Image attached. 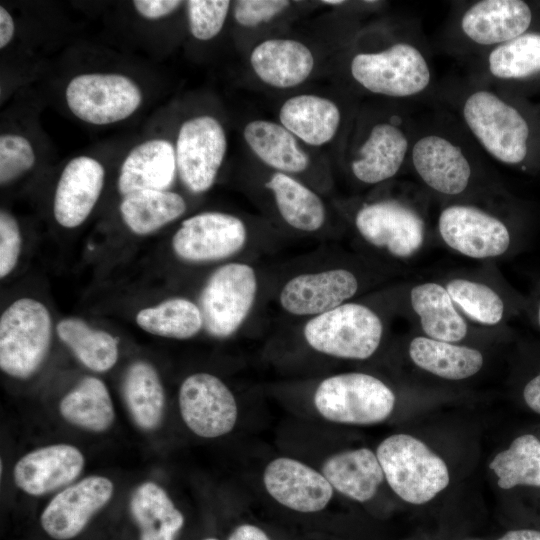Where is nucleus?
<instances>
[{"label": "nucleus", "instance_id": "nucleus-1", "mask_svg": "<svg viewBox=\"0 0 540 540\" xmlns=\"http://www.w3.org/2000/svg\"><path fill=\"white\" fill-rule=\"evenodd\" d=\"M376 455L391 489L410 504L432 500L449 484L443 459L411 435L387 437L379 444Z\"/></svg>", "mask_w": 540, "mask_h": 540}, {"label": "nucleus", "instance_id": "nucleus-2", "mask_svg": "<svg viewBox=\"0 0 540 540\" xmlns=\"http://www.w3.org/2000/svg\"><path fill=\"white\" fill-rule=\"evenodd\" d=\"M383 322L367 305L346 302L328 312L311 317L303 337L315 351L328 356L364 360L380 346Z\"/></svg>", "mask_w": 540, "mask_h": 540}, {"label": "nucleus", "instance_id": "nucleus-3", "mask_svg": "<svg viewBox=\"0 0 540 540\" xmlns=\"http://www.w3.org/2000/svg\"><path fill=\"white\" fill-rule=\"evenodd\" d=\"M395 401V394L382 380L361 372L330 376L314 393V405L321 416L342 424L382 422L392 413Z\"/></svg>", "mask_w": 540, "mask_h": 540}, {"label": "nucleus", "instance_id": "nucleus-4", "mask_svg": "<svg viewBox=\"0 0 540 540\" xmlns=\"http://www.w3.org/2000/svg\"><path fill=\"white\" fill-rule=\"evenodd\" d=\"M353 80L366 91L391 98H407L423 92L431 80L422 52L407 42L355 54L350 62Z\"/></svg>", "mask_w": 540, "mask_h": 540}, {"label": "nucleus", "instance_id": "nucleus-5", "mask_svg": "<svg viewBox=\"0 0 540 540\" xmlns=\"http://www.w3.org/2000/svg\"><path fill=\"white\" fill-rule=\"evenodd\" d=\"M51 341L48 309L32 298L13 302L0 318V367L15 378H28L44 361Z\"/></svg>", "mask_w": 540, "mask_h": 540}, {"label": "nucleus", "instance_id": "nucleus-6", "mask_svg": "<svg viewBox=\"0 0 540 540\" xmlns=\"http://www.w3.org/2000/svg\"><path fill=\"white\" fill-rule=\"evenodd\" d=\"M464 121L481 144L496 160L518 164L528 149L529 127L516 108L495 93L477 90L463 105Z\"/></svg>", "mask_w": 540, "mask_h": 540}, {"label": "nucleus", "instance_id": "nucleus-7", "mask_svg": "<svg viewBox=\"0 0 540 540\" xmlns=\"http://www.w3.org/2000/svg\"><path fill=\"white\" fill-rule=\"evenodd\" d=\"M258 290L257 275L247 263L230 262L217 268L199 298L204 328L213 337L227 338L245 322Z\"/></svg>", "mask_w": 540, "mask_h": 540}, {"label": "nucleus", "instance_id": "nucleus-8", "mask_svg": "<svg viewBox=\"0 0 540 540\" xmlns=\"http://www.w3.org/2000/svg\"><path fill=\"white\" fill-rule=\"evenodd\" d=\"M70 111L80 120L107 125L131 116L142 93L129 77L115 73H86L70 80L65 91Z\"/></svg>", "mask_w": 540, "mask_h": 540}, {"label": "nucleus", "instance_id": "nucleus-9", "mask_svg": "<svg viewBox=\"0 0 540 540\" xmlns=\"http://www.w3.org/2000/svg\"><path fill=\"white\" fill-rule=\"evenodd\" d=\"M354 225L370 245L397 259H409L423 247L426 227L422 216L411 206L395 199L363 204Z\"/></svg>", "mask_w": 540, "mask_h": 540}, {"label": "nucleus", "instance_id": "nucleus-10", "mask_svg": "<svg viewBox=\"0 0 540 540\" xmlns=\"http://www.w3.org/2000/svg\"><path fill=\"white\" fill-rule=\"evenodd\" d=\"M227 152V136L213 116L192 117L181 125L175 145L177 173L192 193L214 184Z\"/></svg>", "mask_w": 540, "mask_h": 540}, {"label": "nucleus", "instance_id": "nucleus-11", "mask_svg": "<svg viewBox=\"0 0 540 540\" xmlns=\"http://www.w3.org/2000/svg\"><path fill=\"white\" fill-rule=\"evenodd\" d=\"M438 232L450 249L472 259L499 257L511 244L509 229L501 219L467 204L445 207L438 218Z\"/></svg>", "mask_w": 540, "mask_h": 540}, {"label": "nucleus", "instance_id": "nucleus-12", "mask_svg": "<svg viewBox=\"0 0 540 540\" xmlns=\"http://www.w3.org/2000/svg\"><path fill=\"white\" fill-rule=\"evenodd\" d=\"M248 231L239 217L217 211L201 212L185 219L172 238L175 254L188 262L227 259L246 245Z\"/></svg>", "mask_w": 540, "mask_h": 540}, {"label": "nucleus", "instance_id": "nucleus-13", "mask_svg": "<svg viewBox=\"0 0 540 540\" xmlns=\"http://www.w3.org/2000/svg\"><path fill=\"white\" fill-rule=\"evenodd\" d=\"M178 401L183 421L200 437H220L235 426L238 415L235 397L215 375L188 376L180 386Z\"/></svg>", "mask_w": 540, "mask_h": 540}, {"label": "nucleus", "instance_id": "nucleus-14", "mask_svg": "<svg viewBox=\"0 0 540 540\" xmlns=\"http://www.w3.org/2000/svg\"><path fill=\"white\" fill-rule=\"evenodd\" d=\"M358 289L357 276L345 268L302 273L283 285L279 304L290 315L314 317L348 302Z\"/></svg>", "mask_w": 540, "mask_h": 540}, {"label": "nucleus", "instance_id": "nucleus-15", "mask_svg": "<svg viewBox=\"0 0 540 540\" xmlns=\"http://www.w3.org/2000/svg\"><path fill=\"white\" fill-rule=\"evenodd\" d=\"M114 486L103 476H89L59 492L41 514L44 531L56 540L76 537L111 499Z\"/></svg>", "mask_w": 540, "mask_h": 540}, {"label": "nucleus", "instance_id": "nucleus-16", "mask_svg": "<svg viewBox=\"0 0 540 540\" xmlns=\"http://www.w3.org/2000/svg\"><path fill=\"white\" fill-rule=\"evenodd\" d=\"M263 482L274 500L298 512L321 511L333 496V487L322 473L288 457L269 462L264 470Z\"/></svg>", "mask_w": 540, "mask_h": 540}, {"label": "nucleus", "instance_id": "nucleus-17", "mask_svg": "<svg viewBox=\"0 0 540 540\" xmlns=\"http://www.w3.org/2000/svg\"><path fill=\"white\" fill-rule=\"evenodd\" d=\"M411 160L425 185L442 195H459L470 183L472 169L466 155L443 136L421 137L412 147Z\"/></svg>", "mask_w": 540, "mask_h": 540}, {"label": "nucleus", "instance_id": "nucleus-18", "mask_svg": "<svg viewBox=\"0 0 540 540\" xmlns=\"http://www.w3.org/2000/svg\"><path fill=\"white\" fill-rule=\"evenodd\" d=\"M105 170L89 156L71 159L64 167L57 183L53 213L65 228L82 224L91 213L101 194Z\"/></svg>", "mask_w": 540, "mask_h": 540}, {"label": "nucleus", "instance_id": "nucleus-19", "mask_svg": "<svg viewBox=\"0 0 540 540\" xmlns=\"http://www.w3.org/2000/svg\"><path fill=\"white\" fill-rule=\"evenodd\" d=\"M84 467L78 448L68 444L45 446L27 453L13 470L14 482L27 494L40 496L70 484Z\"/></svg>", "mask_w": 540, "mask_h": 540}, {"label": "nucleus", "instance_id": "nucleus-20", "mask_svg": "<svg viewBox=\"0 0 540 540\" xmlns=\"http://www.w3.org/2000/svg\"><path fill=\"white\" fill-rule=\"evenodd\" d=\"M250 66L257 78L276 89H290L304 83L315 68L312 50L291 38H269L251 51Z\"/></svg>", "mask_w": 540, "mask_h": 540}, {"label": "nucleus", "instance_id": "nucleus-21", "mask_svg": "<svg viewBox=\"0 0 540 540\" xmlns=\"http://www.w3.org/2000/svg\"><path fill=\"white\" fill-rule=\"evenodd\" d=\"M531 20V9L524 1L482 0L464 12L460 27L472 42L497 46L526 33Z\"/></svg>", "mask_w": 540, "mask_h": 540}, {"label": "nucleus", "instance_id": "nucleus-22", "mask_svg": "<svg viewBox=\"0 0 540 540\" xmlns=\"http://www.w3.org/2000/svg\"><path fill=\"white\" fill-rule=\"evenodd\" d=\"M409 142L404 131L391 122L373 125L350 162L353 176L374 185L394 177L405 161Z\"/></svg>", "mask_w": 540, "mask_h": 540}, {"label": "nucleus", "instance_id": "nucleus-23", "mask_svg": "<svg viewBox=\"0 0 540 540\" xmlns=\"http://www.w3.org/2000/svg\"><path fill=\"white\" fill-rule=\"evenodd\" d=\"M278 119L301 143L321 147L331 142L338 133L342 113L333 100L303 93L283 102Z\"/></svg>", "mask_w": 540, "mask_h": 540}, {"label": "nucleus", "instance_id": "nucleus-24", "mask_svg": "<svg viewBox=\"0 0 540 540\" xmlns=\"http://www.w3.org/2000/svg\"><path fill=\"white\" fill-rule=\"evenodd\" d=\"M177 173L175 147L152 139L134 147L122 163L117 187L124 197L141 190L167 191Z\"/></svg>", "mask_w": 540, "mask_h": 540}, {"label": "nucleus", "instance_id": "nucleus-25", "mask_svg": "<svg viewBox=\"0 0 540 540\" xmlns=\"http://www.w3.org/2000/svg\"><path fill=\"white\" fill-rule=\"evenodd\" d=\"M242 134L252 153L275 172L294 176L311 167L303 143L279 122L255 119L244 126Z\"/></svg>", "mask_w": 540, "mask_h": 540}, {"label": "nucleus", "instance_id": "nucleus-26", "mask_svg": "<svg viewBox=\"0 0 540 540\" xmlns=\"http://www.w3.org/2000/svg\"><path fill=\"white\" fill-rule=\"evenodd\" d=\"M322 474L334 489L358 502L373 498L385 478L377 455L368 448L332 455L324 462Z\"/></svg>", "mask_w": 540, "mask_h": 540}, {"label": "nucleus", "instance_id": "nucleus-27", "mask_svg": "<svg viewBox=\"0 0 540 540\" xmlns=\"http://www.w3.org/2000/svg\"><path fill=\"white\" fill-rule=\"evenodd\" d=\"M410 304L425 336L452 343H458L466 337V320L445 286L436 282L415 285L410 291Z\"/></svg>", "mask_w": 540, "mask_h": 540}, {"label": "nucleus", "instance_id": "nucleus-28", "mask_svg": "<svg viewBox=\"0 0 540 540\" xmlns=\"http://www.w3.org/2000/svg\"><path fill=\"white\" fill-rule=\"evenodd\" d=\"M409 357L422 370L448 380H463L478 373L482 353L472 347L416 336L409 344Z\"/></svg>", "mask_w": 540, "mask_h": 540}, {"label": "nucleus", "instance_id": "nucleus-29", "mask_svg": "<svg viewBox=\"0 0 540 540\" xmlns=\"http://www.w3.org/2000/svg\"><path fill=\"white\" fill-rule=\"evenodd\" d=\"M265 186L270 190L281 218L291 228L316 232L326 221V207L320 196L292 175L274 172Z\"/></svg>", "mask_w": 540, "mask_h": 540}, {"label": "nucleus", "instance_id": "nucleus-30", "mask_svg": "<svg viewBox=\"0 0 540 540\" xmlns=\"http://www.w3.org/2000/svg\"><path fill=\"white\" fill-rule=\"evenodd\" d=\"M130 511L140 540H175L184 525L183 514L159 485L145 482L130 500Z\"/></svg>", "mask_w": 540, "mask_h": 540}, {"label": "nucleus", "instance_id": "nucleus-31", "mask_svg": "<svg viewBox=\"0 0 540 540\" xmlns=\"http://www.w3.org/2000/svg\"><path fill=\"white\" fill-rule=\"evenodd\" d=\"M186 208L184 198L178 193L141 190L123 197L120 213L132 232L145 235L176 220Z\"/></svg>", "mask_w": 540, "mask_h": 540}, {"label": "nucleus", "instance_id": "nucleus-32", "mask_svg": "<svg viewBox=\"0 0 540 540\" xmlns=\"http://www.w3.org/2000/svg\"><path fill=\"white\" fill-rule=\"evenodd\" d=\"M123 396L135 423L145 430L160 423L165 404L164 390L155 368L136 361L129 366L123 381Z\"/></svg>", "mask_w": 540, "mask_h": 540}, {"label": "nucleus", "instance_id": "nucleus-33", "mask_svg": "<svg viewBox=\"0 0 540 540\" xmlns=\"http://www.w3.org/2000/svg\"><path fill=\"white\" fill-rule=\"evenodd\" d=\"M61 415L71 424L102 432L114 421L113 403L104 382L85 377L60 402Z\"/></svg>", "mask_w": 540, "mask_h": 540}, {"label": "nucleus", "instance_id": "nucleus-34", "mask_svg": "<svg viewBox=\"0 0 540 540\" xmlns=\"http://www.w3.org/2000/svg\"><path fill=\"white\" fill-rule=\"evenodd\" d=\"M56 330L59 338L87 368L105 372L117 362L118 343L108 332L91 328L79 318L61 320Z\"/></svg>", "mask_w": 540, "mask_h": 540}, {"label": "nucleus", "instance_id": "nucleus-35", "mask_svg": "<svg viewBox=\"0 0 540 540\" xmlns=\"http://www.w3.org/2000/svg\"><path fill=\"white\" fill-rule=\"evenodd\" d=\"M136 322L148 333L173 339L191 338L204 327L199 306L182 297L140 310Z\"/></svg>", "mask_w": 540, "mask_h": 540}, {"label": "nucleus", "instance_id": "nucleus-36", "mask_svg": "<svg viewBox=\"0 0 540 540\" xmlns=\"http://www.w3.org/2000/svg\"><path fill=\"white\" fill-rule=\"evenodd\" d=\"M489 468L498 477L501 489L518 485L540 487L539 439L532 434L518 436L492 459Z\"/></svg>", "mask_w": 540, "mask_h": 540}, {"label": "nucleus", "instance_id": "nucleus-37", "mask_svg": "<svg viewBox=\"0 0 540 540\" xmlns=\"http://www.w3.org/2000/svg\"><path fill=\"white\" fill-rule=\"evenodd\" d=\"M488 69L499 79H522L540 72V33H524L495 46Z\"/></svg>", "mask_w": 540, "mask_h": 540}, {"label": "nucleus", "instance_id": "nucleus-38", "mask_svg": "<svg viewBox=\"0 0 540 540\" xmlns=\"http://www.w3.org/2000/svg\"><path fill=\"white\" fill-rule=\"evenodd\" d=\"M445 288L458 310L471 320L489 326L502 321L504 301L489 285L466 278H453Z\"/></svg>", "mask_w": 540, "mask_h": 540}, {"label": "nucleus", "instance_id": "nucleus-39", "mask_svg": "<svg viewBox=\"0 0 540 540\" xmlns=\"http://www.w3.org/2000/svg\"><path fill=\"white\" fill-rule=\"evenodd\" d=\"M231 2L228 0H189L186 2L189 30L192 36L207 41L222 30Z\"/></svg>", "mask_w": 540, "mask_h": 540}, {"label": "nucleus", "instance_id": "nucleus-40", "mask_svg": "<svg viewBox=\"0 0 540 540\" xmlns=\"http://www.w3.org/2000/svg\"><path fill=\"white\" fill-rule=\"evenodd\" d=\"M35 163V153L29 140L18 134L0 137V183L7 185L29 171Z\"/></svg>", "mask_w": 540, "mask_h": 540}, {"label": "nucleus", "instance_id": "nucleus-41", "mask_svg": "<svg viewBox=\"0 0 540 540\" xmlns=\"http://www.w3.org/2000/svg\"><path fill=\"white\" fill-rule=\"evenodd\" d=\"M290 6L287 0H239L233 4V17L240 26L255 28L281 15Z\"/></svg>", "mask_w": 540, "mask_h": 540}, {"label": "nucleus", "instance_id": "nucleus-42", "mask_svg": "<svg viewBox=\"0 0 540 540\" xmlns=\"http://www.w3.org/2000/svg\"><path fill=\"white\" fill-rule=\"evenodd\" d=\"M21 233L17 220L6 210L0 212V277L5 278L17 264Z\"/></svg>", "mask_w": 540, "mask_h": 540}, {"label": "nucleus", "instance_id": "nucleus-43", "mask_svg": "<svg viewBox=\"0 0 540 540\" xmlns=\"http://www.w3.org/2000/svg\"><path fill=\"white\" fill-rule=\"evenodd\" d=\"M183 4L179 0H135L133 6L137 13L146 19H160L172 14Z\"/></svg>", "mask_w": 540, "mask_h": 540}, {"label": "nucleus", "instance_id": "nucleus-44", "mask_svg": "<svg viewBox=\"0 0 540 540\" xmlns=\"http://www.w3.org/2000/svg\"><path fill=\"white\" fill-rule=\"evenodd\" d=\"M523 399L532 411L540 414V373L524 386Z\"/></svg>", "mask_w": 540, "mask_h": 540}, {"label": "nucleus", "instance_id": "nucleus-45", "mask_svg": "<svg viewBox=\"0 0 540 540\" xmlns=\"http://www.w3.org/2000/svg\"><path fill=\"white\" fill-rule=\"evenodd\" d=\"M228 540H270L266 533L255 525L243 524L234 529Z\"/></svg>", "mask_w": 540, "mask_h": 540}, {"label": "nucleus", "instance_id": "nucleus-46", "mask_svg": "<svg viewBox=\"0 0 540 540\" xmlns=\"http://www.w3.org/2000/svg\"><path fill=\"white\" fill-rule=\"evenodd\" d=\"M15 25L6 8L0 6V48H5L13 39Z\"/></svg>", "mask_w": 540, "mask_h": 540}, {"label": "nucleus", "instance_id": "nucleus-47", "mask_svg": "<svg viewBox=\"0 0 540 540\" xmlns=\"http://www.w3.org/2000/svg\"><path fill=\"white\" fill-rule=\"evenodd\" d=\"M497 540H540V531L534 529L510 530Z\"/></svg>", "mask_w": 540, "mask_h": 540}, {"label": "nucleus", "instance_id": "nucleus-48", "mask_svg": "<svg viewBox=\"0 0 540 540\" xmlns=\"http://www.w3.org/2000/svg\"><path fill=\"white\" fill-rule=\"evenodd\" d=\"M322 3H324L326 5L336 6V5H342L345 2L340 1V0H325V1H322Z\"/></svg>", "mask_w": 540, "mask_h": 540}, {"label": "nucleus", "instance_id": "nucleus-49", "mask_svg": "<svg viewBox=\"0 0 540 540\" xmlns=\"http://www.w3.org/2000/svg\"><path fill=\"white\" fill-rule=\"evenodd\" d=\"M537 321H538V324L540 326V304H539L538 310H537Z\"/></svg>", "mask_w": 540, "mask_h": 540}, {"label": "nucleus", "instance_id": "nucleus-50", "mask_svg": "<svg viewBox=\"0 0 540 540\" xmlns=\"http://www.w3.org/2000/svg\"><path fill=\"white\" fill-rule=\"evenodd\" d=\"M204 540H218V539H216V538H206Z\"/></svg>", "mask_w": 540, "mask_h": 540}]
</instances>
